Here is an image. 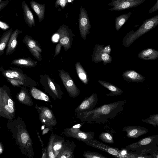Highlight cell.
Instances as JSON below:
<instances>
[{"label":"cell","mask_w":158,"mask_h":158,"mask_svg":"<svg viewBox=\"0 0 158 158\" xmlns=\"http://www.w3.org/2000/svg\"><path fill=\"white\" fill-rule=\"evenodd\" d=\"M47 79L49 87L54 94L55 98L60 99L61 98V94L59 93L53 82L49 77H48Z\"/></svg>","instance_id":"e575fe53"},{"label":"cell","mask_w":158,"mask_h":158,"mask_svg":"<svg viewBox=\"0 0 158 158\" xmlns=\"http://www.w3.org/2000/svg\"><path fill=\"white\" fill-rule=\"evenodd\" d=\"M82 122L64 129L62 133L66 136L74 138L83 142L94 139V132L92 131L85 132L80 130L81 126L86 122Z\"/></svg>","instance_id":"8992f818"},{"label":"cell","mask_w":158,"mask_h":158,"mask_svg":"<svg viewBox=\"0 0 158 158\" xmlns=\"http://www.w3.org/2000/svg\"><path fill=\"white\" fill-rule=\"evenodd\" d=\"M22 32L18 29H16L12 32L9 40L6 50L7 55L12 54L15 51L17 45V38L18 35Z\"/></svg>","instance_id":"d6986e66"},{"label":"cell","mask_w":158,"mask_h":158,"mask_svg":"<svg viewBox=\"0 0 158 158\" xmlns=\"http://www.w3.org/2000/svg\"><path fill=\"white\" fill-rule=\"evenodd\" d=\"M97 94L93 93L89 97L85 98L76 108L74 112L77 113L92 110L97 104Z\"/></svg>","instance_id":"4fadbf2b"},{"label":"cell","mask_w":158,"mask_h":158,"mask_svg":"<svg viewBox=\"0 0 158 158\" xmlns=\"http://www.w3.org/2000/svg\"><path fill=\"white\" fill-rule=\"evenodd\" d=\"M158 9V0H156V3L148 11L149 13H152L157 11Z\"/></svg>","instance_id":"ab89813d"},{"label":"cell","mask_w":158,"mask_h":158,"mask_svg":"<svg viewBox=\"0 0 158 158\" xmlns=\"http://www.w3.org/2000/svg\"><path fill=\"white\" fill-rule=\"evenodd\" d=\"M2 89L0 87V117H1L2 113L1 110V96Z\"/></svg>","instance_id":"f6af8a7d"},{"label":"cell","mask_w":158,"mask_h":158,"mask_svg":"<svg viewBox=\"0 0 158 158\" xmlns=\"http://www.w3.org/2000/svg\"><path fill=\"white\" fill-rule=\"evenodd\" d=\"M12 63L17 65L26 67H33L37 64L36 62L28 58H19L14 60L12 61Z\"/></svg>","instance_id":"83f0119b"},{"label":"cell","mask_w":158,"mask_h":158,"mask_svg":"<svg viewBox=\"0 0 158 158\" xmlns=\"http://www.w3.org/2000/svg\"><path fill=\"white\" fill-rule=\"evenodd\" d=\"M126 102L122 100L105 104L90 110L77 113V116L82 122L104 124L122 112Z\"/></svg>","instance_id":"6da1fadb"},{"label":"cell","mask_w":158,"mask_h":158,"mask_svg":"<svg viewBox=\"0 0 158 158\" xmlns=\"http://www.w3.org/2000/svg\"><path fill=\"white\" fill-rule=\"evenodd\" d=\"M7 79L11 84L14 86H19L20 85L24 84L22 82L15 79Z\"/></svg>","instance_id":"74e56055"},{"label":"cell","mask_w":158,"mask_h":158,"mask_svg":"<svg viewBox=\"0 0 158 158\" xmlns=\"http://www.w3.org/2000/svg\"><path fill=\"white\" fill-rule=\"evenodd\" d=\"M10 72L15 78L22 82L24 84L25 81L24 76L18 71L15 70H8Z\"/></svg>","instance_id":"d590c367"},{"label":"cell","mask_w":158,"mask_h":158,"mask_svg":"<svg viewBox=\"0 0 158 158\" xmlns=\"http://www.w3.org/2000/svg\"><path fill=\"white\" fill-rule=\"evenodd\" d=\"M3 145L2 142H0V155L2 154L3 152Z\"/></svg>","instance_id":"ee69618b"},{"label":"cell","mask_w":158,"mask_h":158,"mask_svg":"<svg viewBox=\"0 0 158 158\" xmlns=\"http://www.w3.org/2000/svg\"><path fill=\"white\" fill-rule=\"evenodd\" d=\"M4 75L7 78L15 79L14 77L8 70H5L3 72Z\"/></svg>","instance_id":"60d3db41"},{"label":"cell","mask_w":158,"mask_h":158,"mask_svg":"<svg viewBox=\"0 0 158 158\" xmlns=\"http://www.w3.org/2000/svg\"><path fill=\"white\" fill-rule=\"evenodd\" d=\"M76 72L81 80L85 84H87L88 82L87 74L80 63L77 62L75 64Z\"/></svg>","instance_id":"f546056e"},{"label":"cell","mask_w":158,"mask_h":158,"mask_svg":"<svg viewBox=\"0 0 158 158\" xmlns=\"http://www.w3.org/2000/svg\"><path fill=\"white\" fill-rule=\"evenodd\" d=\"M16 97L18 101L22 104L29 106H31L33 104L30 95L23 87L21 88L19 92L17 94Z\"/></svg>","instance_id":"7402d4cb"},{"label":"cell","mask_w":158,"mask_h":158,"mask_svg":"<svg viewBox=\"0 0 158 158\" xmlns=\"http://www.w3.org/2000/svg\"><path fill=\"white\" fill-rule=\"evenodd\" d=\"M84 143L89 146L105 152L115 157L121 158L120 150L118 148L112 147L94 139Z\"/></svg>","instance_id":"7c38bea8"},{"label":"cell","mask_w":158,"mask_h":158,"mask_svg":"<svg viewBox=\"0 0 158 158\" xmlns=\"http://www.w3.org/2000/svg\"><path fill=\"white\" fill-rule=\"evenodd\" d=\"M61 46V44L59 43L56 45L55 49V55L54 57L60 53Z\"/></svg>","instance_id":"b9f144b4"},{"label":"cell","mask_w":158,"mask_h":158,"mask_svg":"<svg viewBox=\"0 0 158 158\" xmlns=\"http://www.w3.org/2000/svg\"><path fill=\"white\" fill-rule=\"evenodd\" d=\"M59 76L69 96L75 98L79 94L80 91L77 87L69 74L63 70H59Z\"/></svg>","instance_id":"30bf717a"},{"label":"cell","mask_w":158,"mask_h":158,"mask_svg":"<svg viewBox=\"0 0 158 158\" xmlns=\"http://www.w3.org/2000/svg\"><path fill=\"white\" fill-rule=\"evenodd\" d=\"M7 127L22 154L29 158H33L34 156L33 143L22 118L18 116L12 121H8Z\"/></svg>","instance_id":"7a4b0ae2"},{"label":"cell","mask_w":158,"mask_h":158,"mask_svg":"<svg viewBox=\"0 0 158 158\" xmlns=\"http://www.w3.org/2000/svg\"><path fill=\"white\" fill-rule=\"evenodd\" d=\"M67 2H71L72 1H73V0H66Z\"/></svg>","instance_id":"bcb514c9"},{"label":"cell","mask_w":158,"mask_h":158,"mask_svg":"<svg viewBox=\"0 0 158 158\" xmlns=\"http://www.w3.org/2000/svg\"><path fill=\"white\" fill-rule=\"evenodd\" d=\"M83 156L87 158H107L99 153L89 151H85Z\"/></svg>","instance_id":"836d02e7"},{"label":"cell","mask_w":158,"mask_h":158,"mask_svg":"<svg viewBox=\"0 0 158 158\" xmlns=\"http://www.w3.org/2000/svg\"><path fill=\"white\" fill-rule=\"evenodd\" d=\"M30 92L32 97L36 99L51 102L49 97L47 94L34 87H31Z\"/></svg>","instance_id":"4316f807"},{"label":"cell","mask_w":158,"mask_h":158,"mask_svg":"<svg viewBox=\"0 0 158 158\" xmlns=\"http://www.w3.org/2000/svg\"><path fill=\"white\" fill-rule=\"evenodd\" d=\"M31 6L37 15L39 22H41L44 19L45 5L40 4L33 0L30 2Z\"/></svg>","instance_id":"cb8c5ba5"},{"label":"cell","mask_w":158,"mask_h":158,"mask_svg":"<svg viewBox=\"0 0 158 158\" xmlns=\"http://www.w3.org/2000/svg\"><path fill=\"white\" fill-rule=\"evenodd\" d=\"M99 138L106 143L113 144L114 143L112 135L107 132L101 133L99 136Z\"/></svg>","instance_id":"1f68e13d"},{"label":"cell","mask_w":158,"mask_h":158,"mask_svg":"<svg viewBox=\"0 0 158 158\" xmlns=\"http://www.w3.org/2000/svg\"><path fill=\"white\" fill-rule=\"evenodd\" d=\"M22 8L24 21L30 27L35 26V23L33 15L26 2L23 1L22 2Z\"/></svg>","instance_id":"ffe728a7"},{"label":"cell","mask_w":158,"mask_h":158,"mask_svg":"<svg viewBox=\"0 0 158 158\" xmlns=\"http://www.w3.org/2000/svg\"><path fill=\"white\" fill-rule=\"evenodd\" d=\"M35 108L39 113V119L42 123L50 131L56 124V118L52 110L45 106H38L37 105Z\"/></svg>","instance_id":"52a82bcc"},{"label":"cell","mask_w":158,"mask_h":158,"mask_svg":"<svg viewBox=\"0 0 158 158\" xmlns=\"http://www.w3.org/2000/svg\"><path fill=\"white\" fill-rule=\"evenodd\" d=\"M65 142L63 137L55 134L53 141V152L56 158L62 149Z\"/></svg>","instance_id":"d4e9b609"},{"label":"cell","mask_w":158,"mask_h":158,"mask_svg":"<svg viewBox=\"0 0 158 158\" xmlns=\"http://www.w3.org/2000/svg\"><path fill=\"white\" fill-rule=\"evenodd\" d=\"M122 76L124 80L129 82L143 83L145 79L144 76L133 70L125 71Z\"/></svg>","instance_id":"ac0fdd59"},{"label":"cell","mask_w":158,"mask_h":158,"mask_svg":"<svg viewBox=\"0 0 158 158\" xmlns=\"http://www.w3.org/2000/svg\"><path fill=\"white\" fill-rule=\"evenodd\" d=\"M125 149L134 152L136 154L146 155L150 153L154 155L158 151V135L142 138L137 142L127 146Z\"/></svg>","instance_id":"3957f363"},{"label":"cell","mask_w":158,"mask_h":158,"mask_svg":"<svg viewBox=\"0 0 158 158\" xmlns=\"http://www.w3.org/2000/svg\"><path fill=\"white\" fill-rule=\"evenodd\" d=\"M142 121L148 124L153 125L154 127L158 126V114L151 115L147 118L142 119Z\"/></svg>","instance_id":"d6a6232c"},{"label":"cell","mask_w":158,"mask_h":158,"mask_svg":"<svg viewBox=\"0 0 158 158\" xmlns=\"http://www.w3.org/2000/svg\"><path fill=\"white\" fill-rule=\"evenodd\" d=\"M57 33L59 37V43L63 46L65 51L71 47V42L69 35V30L66 25H62L58 29Z\"/></svg>","instance_id":"5bb4252c"},{"label":"cell","mask_w":158,"mask_h":158,"mask_svg":"<svg viewBox=\"0 0 158 158\" xmlns=\"http://www.w3.org/2000/svg\"><path fill=\"white\" fill-rule=\"evenodd\" d=\"M158 25V15L145 20L136 31L132 30L126 34L122 41L123 46L125 47L130 46L135 40Z\"/></svg>","instance_id":"277c9868"},{"label":"cell","mask_w":158,"mask_h":158,"mask_svg":"<svg viewBox=\"0 0 158 158\" xmlns=\"http://www.w3.org/2000/svg\"><path fill=\"white\" fill-rule=\"evenodd\" d=\"M91 25L87 13L82 6L80 7L79 18V27L82 38L85 40L86 36L90 33Z\"/></svg>","instance_id":"8fae6325"},{"label":"cell","mask_w":158,"mask_h":158,"mask_svg":"<svg viewBox=\"0 0 158 158\" xmlns=\"http://www.w3.org/2000/svg\"><path fill=\"white\" fill-rule=\"evenodd\" d=\"M127 154H128L127 152V150L126 149L120 150V154L121 158H126Z\"/></svg>","instance_id":"7bdbcfd3"},{"label":"cell","mask_w":158,"mask_h":158,"mask_svg":"<svg viewBox=\"0 0 158 158\" xmlns=\"http://www.w3.org/2000/svg\"><path fill=\"white\" fill-rule=\"evenodd\" d=\"M67 2L66 0H56L55 2V6L56 8L60 6L63 9L66 6Z\"/></svg>","instance_id":"8d00e7d4"},{"label":"cell","mask_w":158,"mask_h":158,"mask_svg":"<svg viewBox=\"0 0 158 158\" xmlns=\"http://www.w3.org/2000/svg\"><path fill=\"white\" fill-rule=\"evenodd\" d=\"M145 0H112L108 5L113 6L111 11H121L135 7L143 3Z\"/></svg>","instance_id":"9c48e42d"},{"label":"cell","mask_w":158,"mask_h":158,"mask_svg":"<svg viewBox=\"0 0 158 158\" xmlns=\"http://www.w3.org/2000/svg\"><path fill=\"white\" fill-rule=\"evenodd\" d=\"M1 110L2 117L12 121L15 115V103L10 94L6 89L1 88Z\"/></svg>","instance_id":"5b68a950"},{"label":"cell","mask_w":158,"mask_h":158,"mask_svg":"<svg viewBox=\"0 0 158 158\" xmlns=\"http://www.w3.org/2000/svg\"><path fill=\"white\" fill-rule=\"evenodd\" d=\"M132 14L131 12L120 15L115 19V27L116 30L118 31L127 22L130 15Z\"/></svg>","instance_id":"f1b7e54d"},{"label":"cell","mask_w":158,"mask_h":158,"mask_svg":"<svg viewBox=\"0 0 158 158\" xmlns=\"http://www.w3.org/2000/svg\"><path fill=\"white\" fill-rule=\"evenodd\" d=\"M138 57L145 60H154L158 58V51L152 48H148L140 51Z\"/></svg>","instance_id":"44dd1931"},{"label":"cell","mask_w":158,"mask_h":158,"mask_svg":"<svg viewBox=\"0 0 158 158\" xmlns=\"http://www.w3.org/2000/svg\"><path fill=\"white\" fill-rule=\"evenodd\" d=\"M123 131L126 132V136L129 138L136 139L148 132L147 129L139 126H127L124 127Z\"/></svg>","instance_id":"2e32d148"},{"label":"cell","mask_w":158,"mask_h":158,"mask_svg":"<svg viewBox=\"0 0 158 158\" xmlns=\"http://www.w3.org/2000/svg\"><path fill=\"white\" fill-rule=\"evenodd\" d=\"M1 128V126H0V130Z\"/></svg>","instance_id":"7dc6e473"},{"label":"cell","mask_w":158,"mask_h":158,"mask_svg":"<svg viewBox=\"0 0 158 158\" xmlns=\"http://www.w3.org/2000/svg\"><path fill=\"white\" fill-rule=\"evenodd\" d=\"M111 51L110 45L104 47V45L97 44L92 56V61L96 63L102 61L105 65L110 63L112 60L110 55Z\"/></svg>","instance_id":"ba28073f"},{"label":"cell","mask_w":158,"mask_h":158,"mask_svg":"<svg viewBox=\"0 0 158 158\" xmlns=\"http://www.w3.org/2000/svg\"><path fill=\"white\" fill-rule=\"evenodd\" d=\"M12 32L13 29L10 28L5 32L0 38V55L3 53Z\"/></svg>","instance_id":"484cf974"},{"label":"cell","mask_w":158,"mask_h":158,"mask_svg":"<svg viewBox=\"0 0 158 158\" xmlns=\"http://www.w3.org/2000/svg\"><path fill=\"white\" fill-rule=\"evenodd\" d=\"M23 41L33 55L39 60H41L42 59L40 53L42 50L36 41L27 35L24 37Z\"/></svg>","instance_id":"9a60e30c"},{"label":"cell","mask_w":158,"mask_h":158,"mask_svg":"<svg viewBox=\"0 0 158 158\" xmlns=\"http://www.w3.org/2000/svg\"><path fill=\"white\" fill-rule=\"evenodd\" d=\"M76 146L73 140L65 141L56 158H74L73 152Z\"/></svg>","instance_id":"e0dca14e"},{"label":"cell","mask_w":158,"mask_h":158,"mask_svg":"<svg viewBox=\"0 0 158 158\" xmlns=\"http://www.w3.org/2000/svg\"><path fill=\"white\" fill-rule=\"evenodd\" d=\"M9 0L0 1V11L3 9L9 3ZM4 17L0 16V18Z\"/></svg>","instance_id":"f35d334b"},{"label":"cell","mask_w":158,"mask_h":158,"mask_svg":"<svg viewBox=\"0 0 158 158\" xmlns=\"http://www.w3.org/2000/svg\"><path fill=\"white\" fill-rule=\"evenodd\" d=\"M98 82L102 86L108 89L110 92L106 94L107 96H114L122 94L123 91L116 85L102 80H98Z\"/></svg>","instance_id":"603a6c76"},{"label":"cell","mask_w":158,"mask_h":158,"mask_svg":"<svg viewBox=\"0 0 158 158\" xmlns=\"http://www.w3.org/2000/svg\"><path fill=\"white\" fill-rule=\"evenodd\" d=\"M55 136V134L52 132L49 137L47 148V158H55L53 152V141Z\"/></svg>","instance_id":"4dcf8cb0"}]
</instances>
